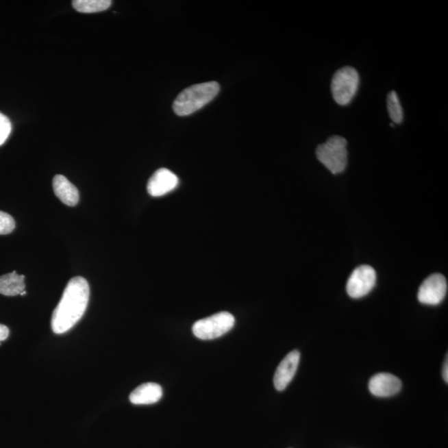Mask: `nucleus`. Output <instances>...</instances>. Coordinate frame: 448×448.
<instances>
[{
	"mask_svg": "<svg viewBox=\"0 0 448 448\" xmlns=\"http://www.w3.org/2000/svg\"><path fill=\"white\" fill-rule=\"evenodd\" d=\"M162 396L163 390L160 384L145 383L132 391L129 401L136 406H147L159 402Z\"/></svg>",
	"mask_w": 448,
	"mask_h": 448,
	"instance_id": "obj_11",
	"label": "nucleus"
},
{
	"mask_svg": "<svg viewBox=\"0 0 448 448\" xmlns=\"http://www.w3.org/2000/svg\"><path fill=\"white\" fill-rule=\"evenodd\" d=\"M235 318L231 313L222 312L196 321L192 325V333L200 340L216 339L233 329Z\"/></svg>",
	"mask_w": 448,
	"mask_h": 448,
	"instance_id": "obj_5",
	"label": "nucleus"
},
{
	"mask_svg": "<svg viewBox=\"0 0 448 448\" xmlns=\"http://www.w3.org/2000/svg\"><path fill=\"white\" fill-rule=\"evenodd\" d=\"M10 336V329L5 325L0 324V342L5 340Z\"/></svg>",
	"mask_w": 448,
	"mask_h": 448,
	"instance_id": "obj_18",
	"label": "nucleus"
},
{
	"mask_svg": "<svg viewBox=\"0 0 448 448\" xmlns=\"http://www.w3.org/2000/svg\"><path fill=\"white\" fill-rule=\"evenodd\" d=\"M12 125L9 118L0 112V145L5 144L10 135Z\"/></svg>",
	"mask_w": 448,
	"mask_h": 448,
	"instance_id": "obj_17",
	"label": "nucleus"
},
{
	"mask_svg": "<svg viewBox=\"0 0 448 448\" xmlns=\"http://www.w3.org/2000/svg\"><path fill=\"white\" fill-rule=\"evenodd\" d=\"M219 89V84L216 82L191 86L176 97L173 110L179 116L191 115L210 103L218 95Z\"/></svg>",
	"mask_w": 448,
	"mask_h": 448,
	"instance_id": "obj_2",
	"label": "nucleus"
},
{
	"mask_svg": "<svg viewBox=\"0 0 448 448\" xmlns=\"http://www.w3.org/2000/svg\"><path fill=\"white\" fill-rule=\"evenodd\" d=\"M112 5L110 0H74L73 6L80 13L92 14L105 11Z\"/></svg>",
	"mask_w": 448,
	"mask_h": 448,
	"instance_id": "obj_14",
	"label": "nucleus"
},
{
	"mask_svg": "<svg viewBox=\"0 0 448 448\" xmlns=\"http://www.w3.org/2000/svg\"><path fill=\"white\" fill-rule=\"evenodd\" d=\"M179 178L168 169H160L149 178L147 191L153 197H160L178 186Z\"/></svg>",
	"mask_w": 448,
	"mask_h": 448,
	"instance_id": "obj_8",
	"label": "nucleus"
},
{
	"mask_svg": "<svg viewBox=\"0 0 448 448\" xmlns=\"http://www.w3.org/2000/svg\"><path fill=\"white\" fill-rule=\"evenodd\" d=\"M15 229V221L13 217L5 212L0 211V235L12 233Z\"/></svg>",
	"mask_w": 448,
	"mask_h": 448,
	"instance_id": "obj_16",
	"label": "nucleus"
},
{
	"mask_svg": "<svg viewBox=\"0 0 448 448\" xmlns=\"http://www.w3.org/2000/svg\"><path fill=\"white\" fill-rule=\"evenodd\" d=\"M447 293V282L442 274L436 273L428 277L420 286L418 299L422 304L437 306L445 298Z\"/></svg>",
	"mask_w": 448,
	"mask_h": 448,
	"instance_id": "obj_7",
	"label": "nucleus"
},
{
	"mask_svg": "<svg viewBox=\"0 0 448 448\" xmlns=\"http://www.w3.org/2000/svg\"><path fill=\"white\" fill-rule=\"evenodd\" d=\"M89 297L88 281L82 277L71 279L53 313L51 321L53 332L61 335L72 329L84 316Z\"/></svg>",
	"mask_w": 448,
	"mask_h": 448,
	"instance_id": "obj_1",
	"label": "nucleus"
},
{
	"mask_svg": "<svg viewBox=\"0 0 448 448\" xmlns=\"http://www.w3.org/2000/svg\"><path fill=\"white\" fill-rule=\"evenodd\" d=\"M25 276L13 273L0 277V294L6 297H15L25 290Z\"/></svg>",
	"mask_w": 448,
	"mask_h": 448,
	"instance_id": "obj_13",
	"label": "nucleus"
},
{
	"mask_svg": "<svg viewBox=\"0 0 448 448\" xmlns=\"http://www.w3.org/2000/svg\"><path fill=\"white\" fill-rule=\"evenodd\" d=\"M53 187L55 195L66 206H75L79 202V192L65 176H54Z\"/></svg>",
	"mask_w": 448,
	"mask_h": 448,
	"instance_id": "obj_12",
	"label": "nucleus"
},
{
	"mask_svg": "<svg viewBox=\"0 0 448 448\" xmlns=\"http://www.w3.org/2000/svg\"><path fill=\"white\" fill-rule=\"evenodd\" d=\"M376 273L371 266L357 267L349 277L347 290L349 297L359 299L367 296L376 284Z\"/></svg>",
	"mask_w": 448,
	"mask_h": 448,
	"instance_id": "obj_6",
	"label": "nucleus"
},
{
	"mask_svg": "<svg viewBox=\"0 0 448 448\" xmlns=\"http://www.w3.org/2000/svg\"><path fill=\"white\" fill-rule=\"evenodd\" d=\"M347 140L334 136L316 149L317 159L334 175L343 172L347 166Z\"/></svg>",
	"mask_w": 448,
	"mask_h": 448,
	"instance_id": "obj_3",
	"label": "nucleus"
},
{
	"mask_svg": "<svg viewBox=\"0 0 448 448\" xmlns=\"http://www.w3.org/2000/svg\"><path fill=\"white\" fill-rule=\"evenodd\" d=\"M448 359H447V356L446 357V360L445 363H444L443 365V377L444 381L447 384L448 383Z\"/></svg>",
	"mask_w": 448,
	"mask_h": 448,
	"instance_id": "obj_19",
	"label": "nucleus"
},
{
	"mask_svg": "<svg viewBox=\"0 0 448 448\" xmlns=\"http://www.w3.org/2000/svg\"><path fill=\"white\" fill-rule=\"evenodd\" d=\"M360 76L356 69L344 66L337 70L332 80V93L337 104L351 103L359 88Z\"/></svg>",
	"mask_w": 448,
	"mask_h": 448,
	"instance_id": "obj_4",
	"label": "nucleus"
},
{
	"mask_svg": "<svg viewBox=\"0 0 448 448\" xmlns=\"http://www.w3.org/2000/svg\"><path fill=\"white\" fill-rule=\"evenodd\" d=\"M387 107L391 120L396 124L402 123L403 120V108L401 107L399 97L395 91L388 93Z\"/></svg>",
	"mask_w": 448,
	"mask_h": 448,
	"instance_id": "obj_15",
	"label": "nucleus"
},
{
	"mask_svg": "<svg viewBox=\"0 0 448 448\" xmlns=\"http://www.w3.org/2000/svg\"><path fill=\"white\" fill-rule=\"evenodd\" d=\"M300 359V352L293 351L290 352L278 365L273 379L274 386L277 391H283L288 386L296 375Z\"/></svg>",
	"mask_w": 448,
	"mask_h": 448,
	"instance_id": "obj_9",
	"label": "nucleus"
},
{
	"mask_svg": "<svg viewBox=\"0 0 448 448\" xmlns=\"http://www.w3.org/2000/svg\"><path fill=\"white\" fill-rule=\"evenodd\" d=\"M402 382L394 375L380 373L373 376L369 382V390L373 395L379 398H388L400 392Z\"/></svg>",
	"mask_w": 448,
	"mask_h": 448,
	"instance_id": "obj_10",
	"label": "nucleus"
}]
</instances>
